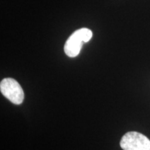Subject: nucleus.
<instances>
[{"instance_id": "obj_1", "label": "nucleus", "mask_w": 150, "mask_h": 150, "mask_svg": "<svg viewBox=\"0 0 150 150\" xmlns=\"http://www.w3.org/2000/svg\"><path fill=\"white\" fill-rule=\"evenodd\" d=\"M93 37V32L87 28L76 30L67 39L64 46V51L69 57H76L80 53L82 45L87 42Z\"/></svg>"}, {"instance_id": "obj_3", "label": "nucleus", "mask_w": 150, "mask_h": 150, "mask_svg": "<svg viewBox=\"0 0 150 150\" xmlns=\"http://www.w3.org/2000/svg\"><path fill=\"white\" fill-rule=\"evenodd\" d=\"M120 146L123 150H150V140L142 134L130 131L122 138Z\"/></svg>"}, {"instance_id": "obj_2", "label": "nucleus", "mask_w": 150, "mask_h": 150, "mask_svg": "<svg viewBox=\"0 0 150 150\" xmlns=\"http://www.w3.org/2000/svg\"><path fill=\"white\" fill-rule=\"evenodd\" d=\"M0 91L2 95L15 104H21L24 100V93L21 86L16 80L6 78L0 83Z\"/></svg>"}]
</instances>
